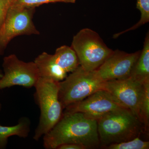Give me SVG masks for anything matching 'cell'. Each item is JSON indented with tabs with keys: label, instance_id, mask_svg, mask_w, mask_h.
Returning a JSON list of instances; mask_svg holds the SVG:
<instances>
[{
	"label": "cell",
	"instance_id": "d6986e66",
	"mask_svg": "<svg viewBox=\"0 0 149 149\" xmlns=\"http://www.w3.org/2000/svg\"><path fill=\"white\" fill-rule=\"evenodd\" d=\"M12 0H0V28L4 21Z\"/></svg>",
	"mask_w": 149,
	"mask_h": 149
},
{
	"label": "cell",
	"instance_id": "4fadbf2b",
	"mask_svg": "<svg viewBox=\"0 0 149 149\" xmlns=\"http://www.w3.org/2000/svg\"><path fill=\"white\" fill-rule=\"evenodd\" d=\"M130 77L141 83L149 81V32L145 37L143 47L133 67Z\"/></svg>",
	"mask_w": 149,
	"mask_h": 149
},
{
	"label": "cell",
	"instance_id": "8992f818",
	"mask_svg": "<svg viewBox=\"0 0 149 149\" xmlns=\"http://www.w3.org/2000/svg\"><path fill=\"white\" fill-rule=\"evenodd\" d=\"M35 8L10 6L0 28V55L14 38L22 35H38L32 21Z\"/></svg>",
	"mask_w": 149,
	"mask_h": 149
},
{
	"label": "cell",
	"instance_id": "2e32d148",
	"mask_svg": "<svg viewBox=\"0 0 149 149\" xmlns=\"http://www.w3.org/2000/svg\"><path fill=\"white\" fill-rule=\"evenodd\" d=\"M140 120L144 129L148 130L149 124V81L144 84V90L140 110Z\"/></svg>",
	"mask_w": 149,
	"mask_h": 149
},
{
	"label": "cell",
	"instance_id": "ba28073f",
	"mask_svg": "<svg viewBox=\"0 0 149 149\" xmlns=\"http://www.w3.org/2000/svg\"><path fill=\"white\" fill-rule=\"evenodd\" d=\"M144 84L129 77L123 80L104 82L103 89L109 93L120 107L129 109L140 119Z\"/></svg>",
	"mask_w": 149,
	"mask_h": 149
},
{
	"label": "cell",
	"instance_id": "30bf717a",
	"mask_svg": "<svg viewBox=\"0 0 149 149\" xmlns=\"http://www.w3.org/2000/svg\"><path fill=\"white\" fill-rule=\"evenodd\" d=\"M122 107L116 102L108 92L96 91L79 102L65 109V113H82L87 117L97 120L105 115Z\"/></svg>",
	"mask_w": 149,
	"mask_h": 149
},
{
	"label": "cell",
	"instance_id": "5b68a950",
	"mask_svg": "<svg viewBox=\"0 0 149 149\" xmlns=\"http://www.w3.org/2000/svg\"><path fill=\"white\" fill-rule=\"evenodd\" d=\"M71 47L80 66L87 71L97 69L113 52L97 32L88 28L81 29L74 35Z\"/></svg>",
	"mask_w": 149,
	"mask_h": 149
},
{
	"label": "cell",
	"instance_id": "9a60e30c",
	"mask_svg": "<svg viewBox=\"0 0 149 149\" xmlns=\"http://www.w3.org/2000/svg\"><path fill=\"white\" fill-rule=\"evenodd\" d=\"M136 8L141 12V16L138 23L125 31L119 32L113 35V38L116 39L120 35L133 30L138 29L142 25L149 22V0H137Z\"/></svg>",
	"mask_w": 149,
	"mask_h": 149
},
{
	"label": "cell",
	"instance_id": "7a4b0ae2",
	"mask_svg": "<svg viewBox=\"0 0 149 149\" xmlns=\"http://www.w3.org/2000/svg\"><path fill=\"white\" fill-rule=\"evenodd\" d=\"M97 122L100 144L103 148L139 137L144 128L140 119L123 107L110 112Z\"/></svg>",
	"mask_w": 149,
	"mask_h": 149
},
{
	"label": "cell",
	"instance_id": "7c38bea8",
	"mask_svg": "<svg viewBox=\"0 0 149 149\" xmlns=\"http://www.w3.org/2000/svg\"><path fill=\"white\" fill-rule=\"evenodd\" d=\"M31 125V120L26 116L20 118L17 124L13 126L0 125V149L6 148L9 138L11 136H17L23 139L28 137Z\"/></svg>",
	"mask_w": 149,
	"mask_h": 149
},
{
	"label": "cell",
	"instance_id": "ffe728a7",
	"mask_svg": "<svg viewBox=\"0 0 149 149\" xmlns=\"http://www.w3.org/2000/svg\"><path fill=\"white\" fill-rule=\"evenodd\" d=\"M56 149H86L83 145L75 143H70L59 146Z\"/></svg>",
	"mask_w": 149,
	"mask_h": 149
},
{
	"label": "cell",
	"instance_id": "52a82bcc",
	"mask_svg": "<svg viewBox=\"0 0 149 149\" xmlns=\"http://www.w3.org/2000/svg\"><path fill=\"white\" fill-rule=\"evenodd\" d=\"M2 66L3 74L0 80V90L14 86L31 88L35 87L40 77L34 61L25 62L15 54L5 57Z\"/></svg>",
	"mask_w": 149,
	"mask_h": 149
},
{
	"label": "cell",
	"instance_id": "7402d4cb",
	"mask_svg": "<svg viewBox=\"0 0 149 149\" xmlns=\"http://www.w3.org/2000/svg\"><path fill=\"white\" fill-rule=\"evenodd\" d=\"M2 109V104H1L0 103V112L1 111V110ZM0 125H1V123H0Z\"/></svg>",
	"mask_w": 149,
	"mask_h": 149
},
{
	"label": "cell",
	"instance_id": "6da1fadb",
	"mask_svg": "<svg viewBox=\"0 0 149 149\" xmlns=\"http://www.w3.org/2000/svg\"><path fill=\"white\" fill-rule=\"evenodd\" d=\"M43 137L46 149H56L70 143L81 144L86 149L100 146L97 120L80 112H63L60 120Z\"/></svg>",
	"mask_w": 149,
	"mask_h": 149
},
{
	"label": "cell",
	"instance_id": "8fae6325",
	"mask_svg": "<svg viewBox=\"0 0 149 149\" xmlns=\"http://www.w3.org/2000/svg\"><path fill=\"white\" fill-rule=\"evenodd\" d=\"M40 77L61 82L67 76L68 73L59 67L54 60L53 54L44 52L35 59Z\"/></svg>",
	"mask_w": 149,
	"mask_h": 149
},
{
	"label": "cell",
	"instance_id": "ac0fdd59",
	"mask_svg": "<svg viewBox=\"0 0 149 149\" xmlns=\"http://www.w3.org/2000/svg\"><path fill=\"white\" fill-rule=\"evenodd\" d=\"M76 0H12L11 6L24 7L35 8L44 4L52 3H74Z\"/></svg>",
	"mask_w": 149,
	"mask_h": 149
},
{
	"label": "cell",
	"instance_id": "277c9868",
	"mask_svg": "<svg viewBox=\"0 0 149 149\" xmlns=\"http://www.w3.org/2000/svg\"><path fill=\"white\" fill-rule=\"evenodd\" d=\"M104 83L96 75L95 70L86 71L79 65L59 82L58 99L63 109L103 89Z\"/></svg>",
	"mask_w": 149,
	"mask_h": 149
},
{
	"label": "cell",
	"instance_id": "9c48e42d",
	"mask_svg": "<svg viewBox=\"0 0 149 149\" xmlns=\"http://www.w3.org/2000/svg\"><path fill=\"white\" fill-rule=\"evenodd\" d=\"M141 53V51L133 53L118 49L113 51L102 64L95 70L96 75L104 82L128 78Z\"/></svg>",
	"mask_w": 149,
	"mask_h": 149
},
{
	"label": "cell",
	"instance_id": "5bb4252c",
	"mask_svg": "<svg viewBox=\"0 0 149 149\" xmlns=\"http://www.w3.org/2000/svg\"><path fill=\"white\" fill-rule=\"evenodd\" d=\"M53 56L57 65L67 73L73 72L80 65L76 53L71 47L63 45L58 48Z\"/></svg>",
	"mask_w": 149,
	"mask_h": 149
},
{
	"label": "cell",
	"instance_id": "e0dca14e",
	"mask_svg": "<svg viewBox=\"0 0 149 149\" xmlns=\"http://www.w3.org/2000/svg\"><path fill=\"white\" fill-rule=\"evenodd\" d=\"M107 149H148V141H143L136 137L130 141L109 145L103 147Z\"/></svg>",
	"mask_w": 149,
	"mask_h": 149
},
{
	"label": "cell",
	"instance_id": "3957f363",
	"mask_svg": "<svg viewBox=\"0 0 149 149\" xmlns=\"http://www.w3.org/2000/svg\"><path fill=\"white\" fill-rule=\"evenodd\" d=\"M59 82L40 77L34 87L35 101L40 111L33 137L35 141H39L53 128L63 114V109L58 99Z\"/></svg>",
	"mask_w": 149,
	"mask_h": 149
},
{
	"label": "cell",
	"instance_id": "44dd1931",
	"mask_svg": "<svg viewBox=\"0 0 149 149\" xmlns=\"http://www.w3.org/2000/svg\"><path fill=\"white\" fill-rule=\"evenodd\" d=\"M3 71L0 68V80L1 79L2 77L3 76Z\"/></svg>",
	"mask_w": 149,
	"mask_h": 149
}]
</instances>
